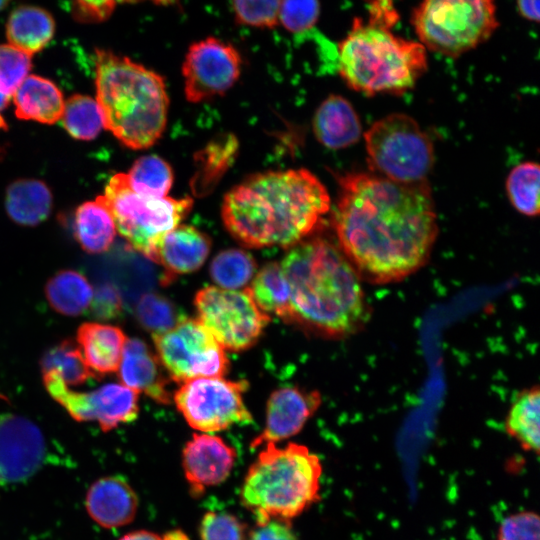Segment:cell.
<instances>
[{
  "label": "cell",
  "instance_id": "40",
  "mask_svg": "<svg viewBox=\"0 0 540 540\" xmlns=\"http://www.w3.org/2000/svg\"><path fill=\"white\" fill-rule=\"evenodd\" d=\"M201 540H246V525L227 512H206L200 522Z\"/></svg>",
  "mask_w": 540,
  "mask_h": 540
},
{
  "label": "cell",
  "instance_id": "27",
  "mask_svg": "<svg viewBox=\"0 0 540 540\" xmlns=\"http://www.w3.org/2000/svg\"><path fill=\"white\" fill-rule=\"evenodd\" d=\"M74 233L79 245L88 253L98 254L110 248L116 227L109 210L98 197L76 209Z\"/></svg>",
  "mask_w": 540,
  "mask_h": 540
},
{
  "label": "cell",
  "instance_id": "50",
  "mask_svg": "<svg viewBox=\"0 0 540 540\" xmlns=\"http://www.w3.org/2000/svg\"><path fill=\"white\" fill-rule=\"evenodd\" d=\"M0 399H2V400H7V398H6L3 394H1V393H0Z\"/></svg>",
  "mask_w": 540,
  "mask_h": 540
},
{
  "label": "cell",
  "instance_id": "17",
  "mask_svg": "<svg viewBox=\"0 0 540 540\" xmlns=\"http://www.w3.org/2000/svg\"><path fill=\"white\" fill-rule=\"evenodd\" d=\"M236 456V450L222 438L207 433L194 434L182 452L185 478L194 496L224 482L233 469Z\"/></svg>",
  "mask_w": 540,
  "mask_h": 540
},
{
  "label": "cell",
  "instance_id": "31",
  "mask_svg": "<svg viewBox=\"0 0 540 540\" xmlns=\"http://www.w3.org/2000/svg\"><path fill=\"white\" fill-rule=\"evenodd\" d=\"M42 373H55L67 386L84 384L93 377L76 344L64 340L47 350L40 362Z\"/></svg>",
  "mask_w": 540,
  "mask_h": 540
},
{
  "label": "cell",
  "instance_id": "39",
  "mask_svg": "<svg viewBox=\"0 0 540 540\" xmlns=\"http://www.w3.org/2000/svg\"><path fill=\"white\" fill-rule=\"evenodd\" d=\"M319 14V0H282L279 21L288 31L304 34L314 28Z\"/></svg>",
  "mask_w": 540,
  "mask_h": 540
},
{
  "label": "cell",
  "instance_id": "4",
  "mask_svg": "<svg viewBox=\"0 0 540 540\" xmlns=\"http://www.w3.org/2000/svg\"><path fill=\"white\" fill-rule=\"evenodd\" d=\"M96 94L105 128L125 146L145 149L162 135L169 99L163 78L109 50H96Z\"/></svg>",
  "mask_w": 540,
  "mask_h": 540
},
{
  "label": "cell",
  "instance_id": "21",
  "mask_svg": "<svg viewBox=\"0 0 540 540\" xmlns=\"http://www.w3.org/2000/svg\"><path fill=\"white\" fill-rule=\"evenodd\" d=\"M126 341L124 332L109 324L87 322L77 330L78 347L97 377L118 371Z\"/></svg>",
  "mask_w": 540,
  "mask_h": 540
},
{
  "label": "cell",
  "instance_id": "19",
  "mask_svg": "<svg viewBox=\"0 0 540 540\" xmlns=\"http://www.w3.org/2000/svg\"><path fill=\"white\" fill-rule=\"evenodd\" d=\"M162 367L157 355L144 341L127 339L118 368L123 385L145 393L159 404H169L171 394Z\"/></svg>",
  "mask_w": 540,
  "mask_h": 540
},
{
  "label": "cell",
  "instance_id": "6",
  "mask_svg": "<svg viewBox=\"0 0 540 540\" xmlns=\"http://www.w3.org/2000/svg\"><path fill=\"white\" fill-rule=\"evenodd\" d=\"M321 474L318 456L306 446L267 443L245 475L241 503L257 524L290 521L319 499Z\"/></svg>",
  "mask_w": 540,
  "mask_h": 540
},
{
  "label": "cell",
  "instance_id": "49",
  "mask_svg": "<svg viewBox=\"0 0 540 540\" xmlns=\"http://www.w3.org/2000/svg\"><path fill=\"white\" fill-rule=\"evenodd\" d=\"M11 0H0V11L8 6Z\"/></svg>",
  "mask_w": 540,
  "mask_h": 540
},
{
  "label": "cell",
  "instance_id": "44",
  "mask_svg": "<svg viewBox=\"0 0 540 540\" xmlns=\"http://www.w3.org/2000/svg\"><path fill=\"white\" fill-rule=\"evenodd\" d=\"M247 540H298L290 521L272 519L257 524Z\"/></svg>",
  "mask_w": 540,
  "mask_h": 540
},
{
  "label": "cell",
  "instance_id": "32",
  "mask_svg": "<svg viewBox=\"0 0 540 540\" xmlns=\"http://www.w3.org/2000/svg\"><path fill=\"white\" fill-rule=\"evenodd\" d=\"M127 178L136 193L153 198L167 197L174 179L170 165L157 155L137 159Z\"/></svg>",
  "mask_w": 540,
  "mask_h": 540
},
{
  "label": "cell",
  "instance_id": "29",
  "mask_svg": "<svg viewBox=\"0 0 540 540\" xmlns=\"http://www.w3.org/2000/svg\"><path fill=\"white\" fill-rule=\"evenodd\" d=\"M540 392L532 387L521 391L511 404L505 428L510 436L528 451L539 452Z\"/></svg>",
  "mask_w": 540,
  "mask_h": 540
},
{
  "label": "cell",
  "instance_id": "16",
  "mask_svg": "<svg viewBox=\"0 0 540 540\" xmlns=\"http://www.w3.org/2000/svg\"><path fill=\"white\" fill-rule=\"evenodd\" d=\"M321 404L318 391L283 387L269 397L263 431L252 441L251 448L277 443L299 433Z\"/></svg>",
  "mask_w": 540,
  "mask_h": 540
},
{
  "label": "cell",
  "instance_id": "3",
  "mask_svg": "<svg viewBox=\"0 0 540 540\" xmlns=\"http://www.w3.org/2000/svg\"><path fill=\"white\" fill-rule=\"evenodd\" d=\"M280 265L290 290L285 322L327 337L346 336L363 324L360 277L338 246L320 237L303 240Z\"/></svg>",
  "mask_w": 540,
  "mask_h": 540
},
{
  "label": "cell",
  "instance_id": "35",
  "mask_svg": "<svg viewBox=\"0 0 540 540\" xmlns=\"http://www.w3.org/2000/svg\"><path fill=\"white\" fill-rule=\"evenodd\" d=\"M256 268V262L250 253L231 248L221 251L213 258L210 276L220 288L236 290L253 279Z\"/></svg>",
  "mask_w": 540,
  "mask_h": 540
},
{
  "label": "cell",
  "instance_id": "34",
  "mask_svg": "<svg viewBox=\"0 0 540 540\" xmlns=\"http://www.w3.org/2000/svg\"><path fill=\"white\" fill-rule=\"evenodd\" d=\"M540 169L536 162H523L509 172L505 187L511 205L519 213L533 217L539 213Z\"/></svg>",
  "mask_w": 540,
  "mask_h": 540
},
{
  "label": "cell",
  "instance_id": "38",
  "mask_svg": "<svg viewBox=\"0 0 540 540\" xmlns=\"http://www.w3.org/2000/svg\"><path fill=\"white\" fill-rule=\"evenodd\" d=\"M282 0H232L236 21L240 24L272 28L279 22Z\"/></svg>",
  "mask_w": 540,
  "mask_h": 540
},
{
  "label": "cell",
  "instance_id": "13",
  "mask_svg": "<svg viewBox=\"0 0 540 540\" xmlns=\"http://www.w3.org/2000/svg\"><path fill=\"white\" fill-rule=\"evenodd\" d=\"M47 392L76 421H96L109 432L136 419L139 393L123 384L109 383L90 392L69 388L55 373H42Z\"/></svg>",
  "mask_w": 540,
  "mask_h": 540
},
{
  "label": "cell",
  "instance_id": "11",
  "mask_svg": "<svg viewBox=\"0 0 540 540\" xmlns=\"http://www.w3.org/2000/svg\"><path fill=\"white\" fill-rule=\"evenodd\" d=\"M194 303L198 320L230 351L253 346L270 322V315L256 305L247 288L208 286L197 292Z\"/></svg>",
  "mask_w": 540,
  "mask_h": 540
},
{
  "label": "cell",
  "instance_id": "15",
  "mask_svg": "<svg viewBox=\"0 0 540 540\" xmlns=\"http://www.w3.org/2000/svg\"><path fill=\"white\" fill-rule=\"evenodd\" d=\"M45 437L31 420L16 414L0 415V485L21 483L44 462Z\"/></svg>",
  "mask_w": 540,
  "mask_h": 540
},
{
  "label": "cell",
  "instance_id": "5",
  "mask_svg": "<svg viewBox=\"0 0 540 540\" xmlns=\"http://www.w3.org/2000/svg\"><path fill=\"white\" fill-rule=\"evenodd\" d=\"M394 23L359 17L338 47V69L348 87L365 95L403 94L427 71L426 48L391 30Z\"/></svg>",
  "mask_w": 540,
  "mask_h": 540
},
{
  "label": "cell",
  "instance_id": "37",
  "mask_svg": "<svg viewBox=\"0 0 540 540\" xmlns=\"http://www.w3.org/2000/svg\"><path fill=\"white\" fill-rule=\"evenodd\" d=\"M31 56L8 44H0V91L9 98L28 76Z\"/></svg>",
  "mask_w": 540,
  "mask_h": 540
},
{
  "label": "cell",
  "instance_id": "43",
  "mask_svg": "<svg viewBox=\"0 0 540 540\" xmlns=\"http://www.w3.org/2000/svg\"><path fill=\"white\" fill-rule=\"evenodd\" d=\"M136 1L140 0H70L76 20L84 23L107 20L118 5Z\"/></svg>",
  "mask_w": 540,
  "mask_h": 540
},
{
  "label": "cell",
  "instance_id": "18",
  "mask_svg": "<svg viewBox=\"0 0 540 540\" xmlns=\"http://www.w3.org/2000/svg\"><path fill=\"white\" fill-rule=\"evenodd\" d=\"M85 506L89 516L104 528H118L132 522L138 509V497L120 476H105L88 489Z\"/></svg>",
  "mask_w": 540,
  "mask_h": 540
},
{
  "label": "cell",
  "instance_id": "28",
  "mask_svg": "<svg viewBox=\"0 0 540 540\" xmlns=\"http://www.w3.org/2000/svg\"><path fill=\"white\" fill-rule=\"evenodd\" d=\"M93 292L87 278L70 269L57 272L45 286V296L50 306L59 314L72 317L89 309Z\"/></svg>",
  "mask_w": 540,
  "mask_h": 540
},
{
  "label": "cell",
  "instance_id": "2",
  "mask_svg": "<svg viewBox=\"0 0 540 540\" xmlns=\"http://www.w3.org/2000/svg\"><path fill=\"white\" fill-rule=\"evenodd\" d=\"M330 209L325 186L306 169L251 175L224 197L228 232L250 248L292 247L311 234Z\"/></svg>",
  "mask_w": 540,
  "mask_h": 540
},
{
  "label": "cell",
  "instance_id": "8",
  "mask_svg": "<svg viewBox=\"0 0 540 540\" xmlns=\"http://www.w3.org/2000/svg\"><path fill=\"white\" fill-rule=\"evenodd\" d=\"M98 198L109 210L116 231L152 261L162 238L181 223L193 206L190 197L153 198L138 194L124 173L115 174L104 195Z\"/></svg>",
  "mask_w": 540,
  "mask_h": 540
},
{
  "label": "cell",
  "instance_id": "7",
  "mask_svg": "<svg viewBox=\"0 0 540 540\" xmlns=\"http://www.w3.org/2000/svg\"><path fill=\"white\" fill-rule=\"evenodd\" d=\"M411 23L426 50L447 57L476 48L499 27L496 0H421Z\"/></svg>",
  "mask_w": 540,
  "mask_h": 540
},
{
  "label": "cell",
  "instance_id": "36",
  "mask_svg": "<svg viewBox=\"0 0 540 540\" xmlns=\"http://www.w3.org/2000/svg\"><path fill=\"white\" fill-rule=\"evenodd\" d=\"M136 317L140 325L152 334L170 329L180 319L172 302L155 293L141 297L136 307Z\"/></svg>",
  "mask_w": 540,
  "mask_h": 540
},
{
  "label": "cell",
  "instance_id": "1",
  "mask_svg": "<svg viewBox=\"0 0 540 540\" xmlns=\"http://www.w3.org/2000/svg\"><path fill=\"white\" fill-rule=\"evenodd\" d=\"M333 226L339 248L358 274L395 282L428 260L438 225L427 183H402L373 172L338 178Z\"/></svg>",
  "mask_w": 540,
  "mask_h": 540
},
{
  "label": "cell",
  "instance_id": "41",
  "mask_svg": "<svg viewBox=\"0 0 540 540\" xmlns=\"http://www.w3.org/2000/svg\"><path fill=\"white\" fill-rule=\"evenodd\" d=\"M498 540H540L538 515L525 511L508 516L500 524Z\"/></svg>",
  "mask_w": 540,
  "mask_h": 540
},
{
  "label": "cell",
  "instance_id": "10",
  "mask_svg": "<svg viewBox=\"0 0 540 540\" xmlns=\"http://www.w3.org/2000/svg\"><path fill=\"white\" fill-rule=\"evenodd\" d=\"M152 338L161 365L175 382L222 377L227 372L224 349L198 319L180 318Z\"/></svg>",
  "mask_w": 540,
  "mask_h": 540
},
{
  "label": "cell",
  "instance_id": "25",
  "mask_svg": "<svg viewBox=\"0 0 540 540\" xmlns=\"http://www.w3.org/2000/svg\"><path fill=\"white\" fill-rule=\"evenodd\" d=\"M238 148L236 137L225 133L196 153L195 172L190 182L195 196L201 197L212 192L235 160Z\"/></svg>",
  "mask_w": 540,
  "mask_h": 540
},
{
  "label": "cell",
  "instance_id": "9",
  "mask_svg": "<svg viewBox=\"0 0 540 540\" xmlns=\"http://www.w3.org/2000/svg\"><path fill=\"white\" fill-rule=\"evenodd\" d=\"M371 172L402 183L427 181L434 163L430 136L409 115L389 114L364 133Z\"/></svg>",
  "mask_w": 540,
  "mask_h": 540
},
{
  "label": "cell",
  "instance_id": "22",
  "mask_svg": "<svg viewBox=\"0 0 540 540\" xmlns=\"http://www.w3.org/2000/svg\"><path fill=\"white\" fill-rule=\"evenodd\" d=\"M313 131L325 147L342 149L360 139L362 127L352 104L342 96L330 95L316 110Z\"/></svg>",
  "mask_w": 540,
  "mask_h": 540
},
{
  "label": "cell",
  "instance_id": "47",
  "mask_svg": "<svg viewBox=\"0 0 540 540\" xmlns=\"http://www.w3.org/2000/svg\"><path fill=\"white\" fill-rule=\"evenodd\" d=\"M163 540H190L189 537L181 530H172L166 532L162 537Z\"/></svg>",
  "mask_w": 540,
  "mask_h": 540
},
{
  "label": "cell",
  "instance_id": "33",
  "mask_svg": "<svg viewBox=\"0 0 540 540\" xmlns=\"http://www.w3.org/2000/svg\"><path fill=\"white\" fill-rule=\"evenodd\" d=\"M62 121L67 132L78 140H92L105 128L98 102L86 95L75 94L64 102Z\"/></svg>",
  "mask_w": 540,
  "mask_h": 540
},
{
  "label": "cell",
  "instance_id": "12",
  "mask_svg": "<svg viewBox=\"0 0 540 540\" xmlns=\"http://www.w3.org/2000/svg\"><path fill=\"white\" fill-rule=\"evenodd\" d=\"M247 388L245 380L202 377L182 383L173 399L191 428L212 433L252 422L242 396Z\"/></svg>",
  "mask_w": 540,
  "mask_h": 540
},
{
  "label": "cell",
  "instance_id": "14",
  "mask_svg": "<svg viewBox=\"0 0 540 540\" xmlns=\"http://www.w3.org/2000/svg\"><path fill=\"white\" fill-rule=\"evenodd\" d=\"M240 70L241 57L231 44L213 37L192 44L182 66L187 100L198 103L224 94Z\"/></svg>",
  "mask_w": 540,
  "mask_h": 540
},
{
  "label": "cell",
  "instance_id": "45",
  "mask_svg": "<svg viewBox=\"0 0 540 540\" xmlns=\"http://www.w3.org/2000/svg\"><path fill=\"white\" fill-rule=\"evenodd\" d=\"M518 14L530 22H539V0H516Z\"/></svg>",
  "mask_w": 540,
  "mask_h": 540
},
{
  "label": "cell",
  "instance_id": "48",
  "mask_svg": "<svg viewBox=\"0 0 540 540\" xmlns=\"http://www.w3.org/2000/svg\"><path fill=\"white\" fill-rule=\"evenodd\" d=\"M9 99L10 98L8 96H6L0 91V129H7V124L3 118L2 112L7 107Z\"/></svg>",
  "mask_w": 540,
  "mask_h": 540
},
{
  "label": "cell",
  "instance_id": "20",
  "mask_svg": "<svg viewBox=\"0 0 540 540\" xmlns=\"http://www.w3.org/2000/svg\"><path fill=\"white\" fill-rule=\"evenodd\" d=\"M210 249L208 235L191 225H178L160 241L154 262L161 264L171 278L198 270Z\"/></svg>",
  "mask_w": 540,
  "mask_h": 540
},
{
  "label": "cell",
  "instance_id": "23",
  "mask_svg": "<svg viewBox=\"0 0 540 540\" xmlns=\"http://www.w3.org/2000/svg\"><path fill=\"white\" fill-rule=\"evenodd\" d=\"M12 96L15 114L20 119L54 124L62 117V92L46 78L28 75Z\"/></svg>",
  "mask_w": 540,
  "mask_h": 540
},
{
  "label": "cell",
  "instance_id": "42",
  "mask_svg": "<svg viewBox=\"0 0 540 540\" xmlns=\"http://www.w3.org/2000/svg\"><path fill=\"white\" fill-rule=\"evenodd\" d=\"M122 308V298L116 287L102 284L93 292L89 311L97 320H111L121 314Z\"/></svg>",
  "mask_w": 540,
  "mask_h": 540
},
{
  "label": "cell",
  "instance_id": "46",
  "mask_svg": "<svg viewBox=\"0 0 540 540\" xmlns=\"http://www.w3.org/2000/svg\"><path fill=\"white\" fill-rule=\"evenodd\" d=\"M119 540H163L162 537L147 530H137L125 534Z\"/></svg>",
  "mask_w": 540,
  "mask_h": 540
},
{
  "label": "cell",
  "instance_id": "26",
  "mask_svg": "<svg viewBox=\"0 0 540 540\" xmlns=\"http://www.w3.org/2000/svg\"><path fill=\"white\" fill-rule=\"evenodd\" d=\"M52 208L49 187L38 179H19L5 193V209L17 224L35 226L43 222Z\"/></svg>",
  "mask_w": 540,
  "mask_h": 540
},
{
  "label": "cell",
  "instance_id": "24",
  "mask_svg": "<svg viewBox=\"0 0 540 540\" xmlns=\"http://www.w3.org/2000/svg\"><path fill=\"white\" fill-rule=\"evenodd\" d=\"M55 20L44 8L22 5L9 15L5 33L10 45L32 56L42 51L55 34Z\"/></svg>",
  "mask_w": 540,
  "mask_h": 540
},
{
  "label": "cell",
  "instance_id": "30",
  "mask_svg": "<svg viewBox=\"0 0 540 540\" xmlns=\"http://www.w3.org/2000/svg\"><path fill=\"white\" fill-rule=\"evenodd\" d=\"M256 305L283 321L288 312L290 290L280 263L269 262L253 277L247 288Z\"/></svg>",
  "mask_w": 540,
  "mask_h": 540
}]
</instances>
